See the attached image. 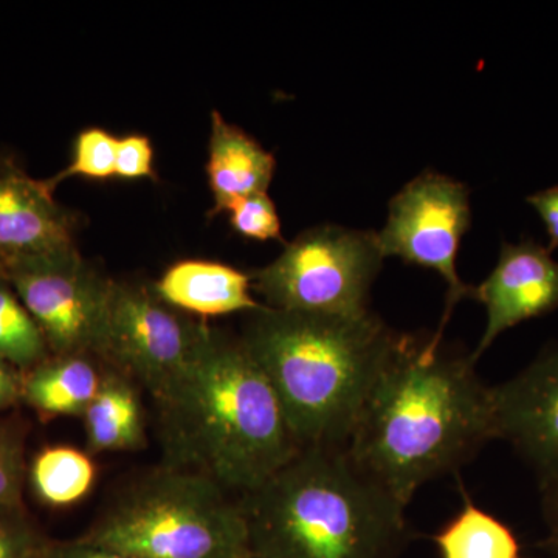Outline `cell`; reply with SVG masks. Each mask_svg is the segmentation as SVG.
<instances>
[{"label":"cell","mask_w":558,"mask_h":558,"mask_svg":"<svg viewBox=\"0 0 558 558\" xmlns=\"http://www.w3.org/2000/svg\"><path fill=\"white\" fill-rule=\"evenodd\" d=\"M117 145L119 138L100 128L81 132L73 149V161L54 178L44 180L50 193L65 179L84 175L89 179L116 178Z\"/></svg>","instance_id":"ffe728a7"},{"label":"cell","mask_w":558,"mask_h":558,"mask_svg":"<svg viewBox=\"0 0 558 558\" xmlns=\"http://www.w3.org/2000/svg\"><path fill=\"white\" fill-rule=\"evenodd\" d=\"M27 480L39 501L62 508L89 494L95 465L86 453L72 447H47L33 459Z\"/></svg>","instance_id":"ac0fdd59"},{"label":"cell","mask_w":558,"mask_h":558,"mask_svg":"<svg viewBox=\"0 0 558 558\" xmlns=\"http://www.w3.org/2000/svg\"><path fill=\"white\" fill-rule=\"evenodd\" d=\"M27 472L24 432L13 422L0 418V502H24L22 492Z\"/></svg>","instance_id":"603a6c76"},{"label":"cell","mask_w":558,"mask_h":558,"mask_svg":"<svg viewBox=\"0 0 558 558\" xmlns=\"http://www.w3.org/2000/svg\"><path fill=\"white\" fill-rule=\"evenodd\" d=\"M440 558H520L519 539L497 517L476 508L464 494V508L435 535Z\"/></svg>","instance_id":"e0dca14e"},{"label":"cell","mask_w":558,"mask_h":558,"mask_svg":"<svg viewBox=\"0 0 558 558\" xmlns=\"http://www.w3.org/2000/svg\"><path fill=\"white\" fill-rule=\"evenodd\" d=\"M526 202L545 223L549 236L548 250L550 253L558 248V185L537 191L526 197Z\"/></svg>","instance_id":"d4e9b609"},{"label":"cell","mask_w":558,"mask_h":558,"mask_svg":"<svg viewBox=\"0 0 558 558\" xmlns=\"http://www.w3.org/2000/svg\"><path fill=\"white\" fill-rule=\"evenodd\" d=\"M51 355L43 332L14 290L0 278V359L25 373Z\"/></svg>","instance_id":"d6986e66"},{"label":"cell","mask_w":558,"mask_h":558,"mask_svg":"<svg viewBox=\"0 0 558 558\" xmlns=\"http://www.w3.org/2000/svg\"><path fill=\"white\" fill-rule=\"evenodd\" d=\"M116 178H154L153 148L149 138L143 135H128L117 145Z\"/></svg>","instance_id":"cb8c5ba5"},{"label":"cell","mask_w":558,"mask_h":558,"mask_svg":"<svg viewBox=\"0 0 558 558\" xmlns=\"http://www.w3.org/2000/svg\"><path fill=\"white\" fill-rule=\"evenodd\" d=\"M0 269L51 355L97 354L113 279L89 266L76 247Z\"/></svg>","instance_id":"9c48e42d"},{"label":"cell","mask_w":558,"mask_h":558,"mask_svg":"<svg viewBox=\"0 0 558 558\" xmlns=\"http://www.w3.org/2000/svg\"><path fill=\"white\" fill-rule=\"evenodd\" d=\"M208 330L161 300L154 286L112 281L95 357L159 402L189 373Z\"/></svg>","instance_id":"52a82bcc"},{"label":"cell","mask_w":558,"mask_h":558,"mask_svg":"<svg viewBox=\"0 0 558 558\" xmlns=\"http://www.w3.org/2000/svg\"><path fill=\"white\" fill-rule=\"evenodd\" d=\"M105 365L95 355H50L22 373V402L47 417H83L97 396Z\"/></svg>","instance_id":"9a60e30c"},{"label":"cell","mask_w":558,"mask_h":558,"mask_svg":"<svg viewBox=\"0 0 558 558\" xmlns=\"http://www.w3.org/2000/svg\"><path fill=\"white\" fill-rule=\"evenodd\" d=\"M497 439L494 391L470 354L400 333L349 439L354 464L403 508Z\"/></svg>","instance_id":"6da1fadb"},{"label":"cell","mask_w":558,"mask_h":558,"mask_svg":"<svg viewBox=\"0 0 558 558\" xmlns=\"http://www.w3.org/2000/svg\"><path fill=\"white\" fill-rule=\"evenodd\" d=\"M157 403L163 464L241 497L301 450L277 392L244 343L209 328L189 373Z\"/></svg>","instance_id":"7a4b0ae2"},{"label":"cell","mask_w":558,"mask_h":558,"mask_svg":"<svg viewBox=\"0 0 558 558\" xmlns=\"http://www.w3.org/2000/svg\"><path fill=\"white\" fill-rule=\"evenodd\" d=\"M384 260L376 231L326 223L303 231L250 277L271 310L363 317Z\"/></svg>","instance_id":"8992f818"},{"label":"cell","mask_w":558,"mask_h":558,"mask_svg":"<svg viewBox=\"0 0 558 558\" xmlns=\"http://www.w3.org/2000/svg\"><path fill=\"white\" fill-rule=\"evenodd\" d=\"M51 545L24 502H0V558H50Z\"/></svg>","instance_id":"44dd1931"},{"label":"cell","mask_w":558,"mask_h":558,"mask_svg":"<svg viewBox=\"0 0 558 558\" xmlns=\"http://www.w3.org/2000/svg\"><path fill=\"white\" fill-rule=\"evenodd\" d=\"M161 300L172 307L202 317L266 310L252 295V277L244 271L209 263V260H182L165 271L153 284Z\"/></svg>","instance_id":"4fadbf2b"},{"label":"cell","mask_w":558,"mask_h":558,"mask_svg":"<svg viewBox=\"0 0 558 558\" xmlns=\"http://www.w3.org/2000/svg\"><path fill=\"white\" fill-rule=\"evenodd\" d=\"M22 402V373L0 359V414Z\"/></svg>","instance_id":"83f0119b"},{"label":"cell","mask_w":558,"mask_h":558,"mask_svg":"<svg viewBox=\"0 0 558 558\" xmlns=\"http://www.w3.org/2000/svg\"><path fill=\"white\" fill-rule=\"evenodd\" d=\"M0 278H2V269H0Z\"/></svg>","instance_id":"f546056e"},{"label":"cell","mask_w":558,"mask_h":558,"mask_svg":"<svg viewBox=\"0 0 558 558\" xmlns=\"http://www.w3.org/2000/svg\"><path fill=\"white\" fill-rule=\"evenodd\" d=\"M277 170V160L244 131L211 113L208 146V182L216 213L227 211L240 199L267 193Z\"/></svg>","instance_id":"5bb4252c"},{"label":"cell","mask_w":558,"mask_h":558,"mask_svg":"<svg viewBox=\"0 0 558 558\" xmlns=\"http://www.w3.org/2000/svg\"><path fill=\"white\" fill-rule=\"evenodd\" d=\"M400 333L363 317L266 310L241 341L264 371L301 446L347 449Z\"/></svg>","instance_id":"3957f363"},{"label":"cell","mask_w":558,"mask_h":558,"mask_svg":"<svg viewBox=\"0 0 558 558\" xmlns=\"http://www.w3.org/2000/svg\"><path fill=\"white\" fill-rule=\"evenodd\" d=\"M50 558H131L117 550L105 548V546L95 545L81 537L68 539V542H57L53 539L51 545Z\"/></svg>","instance_id":"484cf974"},{"label":"cell","mask_w":558,"mask_h":558,"mask_svg":"<svg viewBox=\"0 0 558 558\" xmlns=\"http://www.w3.org/2000/svg\"><path fill=\"white\" fill-rule=\"evenodd\" d=\"M497 439L534 470L538 484L558 478V344H550L513 379L492 387Z\"/></svg>","instance_id":"30bf717a"},{"label":"cell","mask_w":558,"mask_h":558,"mask_svg":"<svg viewBox=\"0 0 558 558\" xmlns=\"http://www.w3.org/2000/svg\"><path fill=\"white\" fill-rule=\"evenodd\" d=\"M539 490H542L543 519L548 527V537L542 545L558 557V478L542 484Z\"/></svg>","instance_id":"4316f807"},{"label":"cell","mask_w":558,"mask_h":558,"mask_svg":"<svg viewBox=\"0 0 558 558\" xmlns=\"http://www.w3.org/2000/svg\"><path fill=\"white\" fill-rule=\"evenodd\" d=\"M240 505L274 558H396L410 538L405 508L339 447L301 449Z\"/></svg>","instance_id":"277c9868"},{"label":"cell","mask_w":558,"mask_h":558,"mask_svg":"<svg viewBox=\"0 0 558 558\" xmlns=\"http://www.w3.org/2000/svg\"><path fill=\"white\" fill-rule=\"evenodd\" d=\"M242 558H274V557L264 556V554L253 553V550H252V553H250L248 556H245Z\"/></svg>","instance_id":"f1b7e54d"},{"label":"cell","mask_w":558,"mask_h":558,"mask_svg":"<svg viewBox=\"0 0 558 558\" xmlns=\"http://www.w3.org/2000/svg\"><path fill=\"white\" fill-rule=\"evenodd\" d=\"M102 365L100 389L83 414L87 447L92 453L143 449L145 416L137 381L106 363Z\"/></svg>","instance_id":"2e32d148"},{"label":"cell","mask_w":558,"mask_h":558,"mask_svg":"<svg viewBox=\"0 0 558 558\" xmlns=\"http://www.w3.org/2000/svg\"><path fill=\"white\" fill-rule=\"evenodd\" d=\"M81 538L131 558H242L252 553L240 501L207 476L167 464L117 495Z\"/></svg>","instance_id":"5b68a950"},{"label":"cell","mask_w":558,"mask_h":558,"mask_svg":"<svg viewBox=\"0 0 558 558\" xmlns=\"http://www.w3.org/2000/svg\"><path fill=\"white\" fill-rule=\"evenodd\" d=\"M472 299L487 312L486 329L470 354L476 363L505 330L558 310V260L537 241L505 242L497 266L473 288Z\"/></svg>","instance_id":"8fae6325"},{"label":"cell","mask_w":558,"mask_h":558,"mask_svg":"<svg viewBox=\"0 0 558 558\" xmlns=\"http://www.w3.org/2000/svg\"><path fill=\"white\" fill-rule=\"evenodd\" d=\"M472 223L470 191L464 183L435 171L410 180L389 201L388 219L377 233L385 258L436 271L447 286L446 311L433 336L444 339V329L459 301L472 299L473 286L459 278L457 258L462 236Z\"/></svg>","instance_id":"ba28073f"},{"label":"cell","mask_w":558,"mask_h":558,"mask_svg":"<svg viewBox=\"0 0 558 558\" xmlns=\"http://www.w3.org/2000/svg\"><path fill=\"white\" fill-rule=\"evenodd\" d=\"M227 211L230 223L236 233L247 240L279 241L288 244L281 236V222L275 202L269 194L259 193L234 202Z\"/></svg>","instance_id":"7402d4cb"},{"label":"cell","mask_w":558,"mask_h":558,"mask_svg":"<svg viewBox=\"0 0 558 558\" xmlns=\"http://www.w3.org/2000/svg\"><path fill=\"white\" fill-rule=\"evenodd\" d=\"M75 219L53 199L44 180L0 156V266L75 247Z\"/></svg>","instance_id":"7c38bea8"}]
</instances>
